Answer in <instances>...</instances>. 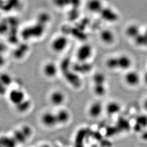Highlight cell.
Wrapping results in <instances>:
<instances>
[{
  "label": "cell",
  "instance_id": "cell-1",
  "mask_svg": "<svg viewBox=\"0 0 147 147\" xmlns=\"http://www.w3.org/2000/svg\"><path fill=\"white\" fill-rule=\"evenodd\" d=\"M32 134V129L28 125H24L19 129L14 131L11 136L15 139L18 145L24 144Z\"/></svg>",
  "mask_w": 147,
  "mask_h": 147
},
{
  "label": "cell",
  "instance_id": "cell-2",
  "mask_svg": "<svg viewBox=\"0 0 147 147\" xmlns=\"http://www.w3.org/2000/svg\"><path fill=\"white\" fill-rule=\"evenodd\" d=\"M92 47L88 43H84L80 46L76 51V57L77 61L88 62L93 54Z\"/></svg>",
  "mask_w": 147,
  "mask_h": 147
},
{
  "label": "cell",
  "instance_id": "cell-3",
  "mask_svg": "<svg viewBox=\"0 0 147 147\" xmlns=\"http://www.w3.org/2000/svg\"><path fill=\"white\" fill-rule=\"evenodd\" d=\"M69 44V40L63 35H60L53 39L51 43V48L57 53H62L65 50Z\"/></svg>",
  "mask_w": 147,
  "mask_h": 147
},
{
  "label": "cell",
  "instance_id": "cell-4",
  "mask_svg": "<svg viewBox=\"0 0 147 147\" xmlns=\"http://www.w3.org/2000/svg\"><path fill=\"white\" fill-rule=\"evenodd\" d=\"M8 99L14 106L17 105L26 99L25 92L19 88L13 89L8 93Z\"/></svg>",
  "mask_w": 147,
  "mask_h": 147
},
{
  "label": "cell",
  "instance_id": "cell-5",
  "mask_svg": "<svg viewBox=\"0 0 147 147\" xmlns=\"http://www.w3.org/2000/svg\"><path fill=\"white\" fill-rule=\"evenodd\" d=\"M40 121L44 126L48 128H53L58 125L55 113L47 111L42 114Z\"/></svg>",
  "mask_w": 147,
  "mask_h": 147
},
{
  "label": "cell",
  "instance_id": "cell-6",
  "mask_svg": "<svg viewBox=\"0 0 147 147\" xmlns=\"http://www.w3.org/2000/svg\"><path fill=\"white\" fill-rule=\"evenodd\" d=\"M42 72L46 78L53 79L57 76L58 73V67L53 61H48L42 66Z\"/></svg>",
  "mask_w": 147,
  "mask_h": 147
},
{
  "label": "cell",
  "instance_id": "cell-7",
  "mask_svg": "<svg viewBox=\"0 0 147 147\" xmlns=\"http://www.w3.org/2000/svg\"><path fill=\"white\" fill-rule=\"evenodd\" d=\"M65 100V95L61 90H54L50 94V102L55 106L61 105L64 102Z\"/></svg>",
  "mask_w": 147,
  "mask_h": 147
},
{
  "label": "cell",
  "instance_id": "cell-8",
  "mask_svg": "<svg viewBox=\"0 0 147 147\" xmlns=\"http://www.w3.org/2000/svg\"><path fill=\"white\" fill-rule=\"evenodd\" d=\"M103 111L102 105L98 101L93 102L90 106L88 113L91 118L95 119L101 115Z\"/></svg>",
  "mask_w": 147,
  "mask_h": 147
},
{
  "label": "cell",
  "instance_id": "cell-9",
  "mask_svg": "<svg viewBox=\"0 0 147 147\" xmlns=\"http://www.w3.org/2000/svg\"><path fill=\"white\" fill-rule=\"evenodd\" d=\"M100 13L103 19L107 22H115L118 20L119 18L117 13L109 8L103 7Z\"/></svg>",
  "mask_w": 147,
  "mask_h": 147
},
{
  "label": "cell",
  "instance_id": "cell-10",
  "mask_svg": "<svg viewBox=\"0 0 147 147\" xmlns=\"http://www.w3.org/2000/svg\"><path fill=\"white\" fill-rule=\"evenodd\" d=\"M125 80L127 83L131 86H136L140 81V77L138 72L135 71H130L126 74Z\"/></svg>",
  "mask_w": 147,
  "mask_h": 147
},
{
  "label": "cell",
  "instance_id": "cell-11",
  "mask_svg": "<svg viewBox=\"0 0 147 147\" xmlns=\"http://www.w3.org/2000/svg\"><path fill=\"white\" fill-rule=\"evenodd\" d=\"M100 38L102 42L106 44H111L114 42L115 36L113 32L109 29H104L100 32Z\"/></svg>",
  "mask_w": 147,
  "mask_h": 147
},
{
  "label": "cell",
  "instance_id": "cell-12",
  "mask_svg": "<svg viewBox=\"0 0 147 147\" xmlns=\"http://www.w3.org/2000/svg\"><path fill=\"white\" fill-rule=\"evenodd\" d=\"M58 124H64L70 119V113L65 109H61L55 113Z\"/></svg>",
  "mask_w": 147,
  "mask_h": 147
},
{
  "label": "cell",
  "instance_id": "cell-13",
  "mask_svg": "<svg viewBox=\"0 0 147 147\" xmlns=\"http://www.w3.org/2000/svg\"><path fill=\"white\" fill-rule=\"evenodd\" d=\"M0 144L3 147H17L18 145L13 136L6 135L1 136Z\"/></svg>",
  "mask_w": 147,
  "mask_h": 147
},
{
  "label": "cell",
  "instance_id": "cell-14",
  "mask_svg": "<svg viewBox=\"0 0 147 147\" xmlns=\"http://www.w3.org/2000/svg\"><path fill=\"white\" fill-rule=\"evenodd\" d=\"M118 58L119 69H128L131 65V60L127 56H120L119 57H118Z\"/></svg>",
  "mask_w": 147,
  "mask_h": 147
},
{
  "label": "cell",
  "instance_id": "cell-15",
  "mask_svg": "<svg viewBox=\"0 0 147 147\" xmlns=\"http://www.w3.org/2000/svg\"><path fill=\"white\" fill-rule=\"evenodd\" d=\"M88 9L92 13H100L103 8L101 1H91L87 4Z\"/></svg>",
  "mask_w": 147,
  "mask_h": 147
},
{
  "label": "cell",
  "instance_id": "cell-16",
  "mask_svg": "<svg viewBox=\"0 0 147 147\" xmlns=\"http://www.w3.org/2000/svg\"><path fill=\"white\" fill-rule=\"evenodd\" d=\"M31 101L29 100L26 98L24 101L20 103V104H18L16 106V109L18 113H25L29 110L31 108Z\"/></svg>",
  "mask_w": 147,
  "mask_h": 147
},
{
  "label": "cell",
  "instance_id": "cell-17",
  "mask_svg": "<svg viewBox=\"0 0 147 147\" xmlns=\"http://www.w3.org/2000/svg\"><path fill=\"white\" fill-rule=\"evenodd\" d=\"M126 33L127 35L129 37L135 39L140 34V28L137 25L135 24L130 25L127 28Z\"/></svg>",
  "mask_w": 147,
  "mask_h": 147
},
{
  "label": "cell",
  "instance_id": "cell-18",
  "mask_svg": "<svg viewBox=\"0 0 147 147\" xmlns=\"http://www.w3.org/2000/svg\"><path fill=\"white\" fill-rule=\"evenodd\" d=\"M121 108V106L119 103L115 101H113L107 104L106 111L108 114L113 115L119 111Z\"/></svg>",
  "mask_w": 147,
  "mask_h": 147
},
{
  "label": "cell",
  "instance_id": "cell-19",
  "mask_svg": "<svg viewBox=\"0 0 147 147\" xmlns=\"http://www.w3.org/2000/svg\"><path fill=\"white\" fill-rule=\"evenodd\" d=\"M92 81L94 84H105V76L101 72H97L93 75Z\"/></svg>",
  "mask_w": 147,
  "mask_h": 147
},
{
  "label": "cell",
  "instance_id": "cell-20",
  "mask_svg": "<svg viewBox=\"0 0 147 147\" xmlns=\"http://www.w3.org/2000/svg\"><path fill=\"white\" fill-rule=\"evenodd\" d=\"M93 90L95 94L98 96H103L106 92V89L104 84H94Z\"/></svg>",
  "mask_w": 147,
  "mask_h": 147
},
{
  "label": "cell",
  "instance_id": "cell-21",
  "mask_svg": "<svg viewBox=\"0 0 147 147\" xmlns=\"http://www.w3.org/2000/svg\"><path fill=\"white\" fill-rule=\"evenodd\" d=\"M106 65L109 69H119L118 57H111L106 61Z\"/></svg>",
  "mask_w": 147,
  "mask_h": 147
},
{
  "label": "cell",
  "instance_id": "cell-22",
  "mask_svg": "<svg viewBox=\"0 0 147 147\" xmlns=\"http://www.w3.org/2000/svg\"><path fill=\"white\" fill-rule=\"evenodd\" d=\"M136 43L140 45H147V34H141L135 38Z\"/></svg>",
  "mask_w": 147,
  "mask_h": 147
},
{
  "label": "cell",
  "instance_id": "cell-23",
  "mask_svg": "<svg viewBox=\"0 0 147 147\" xmlns=\"http://www.w3.org/2000/svg\"><path fill=\"white\" fill-rule=\"evenodd\" d=\"M2 84L4 86H8L11 82V77L8 74H3L1 76Z\"/></svg>",
  "mask_w": 147,
  "mask_h": 147
},
{
  "label": "cell",
  "instance_id": "cell-24",
  "mask_svg": "<svg viewBox=\"0 0 147 147\" xmlns=\"http://www.w3.org/2000/svg\"><path fill=\"white\" fill-rule=\"evenodd\" d=\"M137 123L141 126L144 127L147 124V117L145 116H140L138 118Z\"/></svg>",
  "mask_w": 147,
  "mask_h": 147
},
{
  "label": "cell",
  "instance_id": "cell-25",
  "mask_svg": "<svg viewBox=\"0 0 147 147\" xmlns=\"http://www.w3.org/2000/svg\"><path fill=\"white\" fill-rule=\"evenodd\" d=\"M144 108L147 111V98L145 100L144 102Z\"/></svg>",
  "mask_w": 147,
  "mask_h": 147
},
{
  "label": "cell",
  "instance_id": "cell-26",
  "mask_svg": "<svg viewBox=\"0 0 147 147\" xmlns=\"http://www.w3.org/2000/svg\"><path fill=\"white\" fill-rule=\"evenodd\" d=\"M144 81L146 83H147V71L145 74L144 77Z\"/></svg>",
  "mask_w": 147,
  "mask_h": 147
},
{
  "label": "cell",
  "instance_id": "cell-27",
  "mask_svg": "<svg viewBox=\"0 0 147 147\" xmlns=\"http://www.w3.org/2000/svg\"><path fill=\"white\" fill-rule=\"evenodd\" d=\"M143 138L144 140H147V132H146V133H144V134H143Z\"/></svg>",
  "mask_w": 147,
  "mask_h": 147
},
{
  "label": "cell",
  "instance_id": "cell-28",
  "mask_svg": "<svg viewBox=\"0 0 147 147\" xmlns=\"http://www.w3.org/2000/svg\"><path fill=\"white\" fill-rule=\"evenodd\" d=\"M40 147H50L49 145H43L42 146H41Z\"/></svg>",
  "mask_w": 147,
  "mask_h": 147
},
{
  "label": "cell",
  "instance_id": "cell-29",
  "mask_svg": "<svg viewBox=\"0 0 147 147\" xmlns=\"http://www.w3.org/2000/svg\"><path fill=\"white\" fill-rule=\"evenodd\" d=\"M145 33H146V34H147V31H146V32H145Z\"/></svg>",
  "mask_w": 147,
  "mask_h": 147
},
{
  "label": "cell",
  "instance_id": "cell-30",
  "mask_svg": "<svg viewBox=\"0 0 147 147\" xmlns=\"http://www.w3.org/2000/svg\"></svg>",
  "mask_w": 147,
  "mask_h": 147
}]
</instances>
